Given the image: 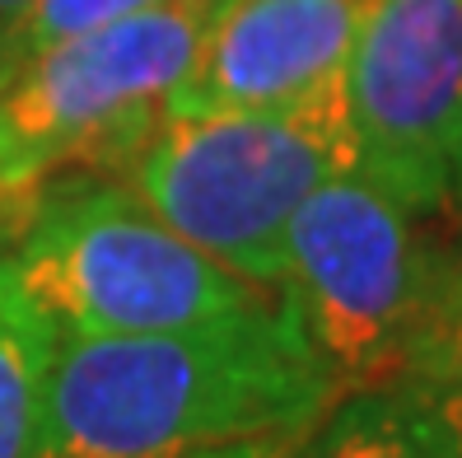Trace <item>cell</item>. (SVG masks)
<instances>
[{"instance_id": "obj_15", "label": "cell", "mask_w": 462, "mask_h": 458, "mask_svg": "<svg viewBox=\"0 0 462 458\" xmlns=\"http://www.w3.org/2000/svg\"><path fill=\"white\" fill-rule=\"evenodd\" d=\"M19 201H23V192H10V187L0 182V220H5V210H10V206H19Z\"/></svg>"}, {"instance_id": "obj_5", "label": "cell", "mask_w": 462, "mask_h": 458, "mask_svg": "<svg viewBox=\"0 0 462 458\" xmlns=\"http://www.w3.org/2000/svg\"><path fill=\"white\" fill-rule=\"evenodd\" d=\"M210 0H159L66 38L0 79V182L33 197L75 159L135 154L197 57Z\"/></svg>"}, {"instance_id": "obj_10", "label": "cell", "mask_w": 462, "mask_h": 458, "mask_svg": "<svg viewBox=\"0 0 462 458\" xmlns=\"http://www.w3.org/2000/svg\"><path fill=\"white\" fill-rule=\"evenodd\" d=\"M159 0H33L14 23L0 29V79H5L19 61L38 57V51L57 47L66 38L94 33L103 23H117L135 10H150Z\"/></svg>"}, {"instance_id": "obj_14", "label": "cell", "mask_w": 462, "mask_h": 458, "mask_svg": "<svg viewBox=\"0 0 462 458\" xmlns=\"http://www.w3.org/2000/svg\"><path fill=\"white\" fill-rule=\"evenodd\" d=\"M29 5H33V0H0V29H5V23H14Z\"/></svg>"}, {"instance_id": "obj_7", "label": "cell", "mask_w": 462, "mask_h": 458, "mask_svg": "<svg viewBox=\"0 0 462 458\" xmlns=\"http://www.w3.org/2000/svg\"><path fill=\"white\" fill-rule=\"evenodd\" d=\"M378 0H210L169 113L290 103L346 79Z\"/></svg>"}, {"instance_id": "obj_6", "label": "cell", "mask_w": 462, "mask_h": 458, "mask_svg": "<svg viewBox=\"0 0 462 458\" xmlns=\"http://www.w3.org/2000/svg\"><path fill=\"white\" fill-rule=\"evenodd\" d=\"M356 169L406 210L462 201V0H378L346 66Z\"/></svg>"}, {"instance_id": "obj_4", "label": "cell", "mask_w": 462, "mask_h": 458, "mask_svg": "<svg viewBox=\"0 0 462 458\" xmlns=\"http://www.w3.org/2000/svg\"><path fill=\"white\" fill-rule=\"evenodd\" d=\"M439 253L365 169L328 178L285 229L276 294L341 393L416 374Z\"/></svg>"}, {"instance_id": "obj_11", "label": "cell", "mask_w": 462, "mask_h": 458, "mask_svg": "<svg viewBox=\"0 0 462 458\" xmlns=\"http://www.w3.org/2000/svg\"><path fill=\"white\" fill-rule=\"evenodd\" d=\"M411 379H453L462 384V253H439V276H434L416 374Z\"/></svg>"}, {"instance_id": "obj_12", "label": "cell", "mask_w": 462, "mask_h": 458, "mask_svg": "<svg viewBox=\"0 0 462 458\" xmlns=\"http://www.w3.org/2000/svg\"><path fill=\"white\" fill-rule=\"evenodd\" d=\"M430 397V412L439 421V435H444V453L462 458V384L453 379H416Z\"/></svg>"}, {"instance_id": "obj_1", "label": "cell", "mask_w": 462, "mask_h": 458, "mask_svg": "<svg viewBox=\"0 0 462 458\" xmlns=\"http://www.w3.org/2000/svg\"><path fill=\"white\" fill-rule=\"evenodd\" d=\"M341 397L281 294L169 332L51 337L29 458H197L309 430Z\"/></svg>"}, {"instance_id": "obj_9", "label": "cell", "mask_w": 462, "mask_h": 458, "mask_svg": "<svg viewBox=\"0 0 462 458\" xmlns=\"http://www.w3.org/2000/svg\"><path fill=\"white\" fill-rule=\"evenodd\" d=\"M51 332L0 281V458H29L38 440Z\"/></svg>"}, {"instance_id": "obj_13", "label": "cell", "mask_w": 462, "mask_h": 458, "mask_svg": "<svg viewBox=\"0 0 462 458\" xmlns=\"http://www.w3.org/2000/svg\"><path fill=\"white\" fill-rule=\"evenodd\" d=\"M313 430V425H309ZM309 430H290V435H271V440H248V444H229V449H210L197 458H294V449L304 444Z\"/></svg>"}, {"instance_id": "obj_3", "label": "cell", "mask_w": 462, "mask_h": 458, "mask_svg": "<svg viewBox=\"0 0 462 458\" xmlns=\"http://www.w3.org/2000/svg\"><path fill=\"white\" fill-rule=\"evenodd\" d=\"M0 281L51 337L169 332L276 294L187 244L135 192L94 182L61 187L29 215L0 253Z\"/></svg>"}, {"instance_id": "obj_8", "label": "cell", "mask_w": 462, "mask_h": 458, "mask_svg": "<svg viewBox=\"0 0 462 458\" xmlns=\"http://www.w3.org/2000/svg\"><path fill=\"white\" fill-rule=\"evenodd\" d=\"M294 458H448L439 421L416 379L350 388L313 421Z\"/></svg>"}, {"instance_id": "obj_2", "label": "cell", "mask_w": 462, "mask_h": 458, "mask_svg": "<svg viewBox=\"0 0 462 458\" xmlns=\"http://www.w3.org/2000/svg\"><path fill=\"white\" fill-rule=\"evenodd\" d=\"M346 169H356V131L337 79L290 103L164 113L131 154V192L187 244L276 290L290 220Z\"/></svg>"}]
</instances>
